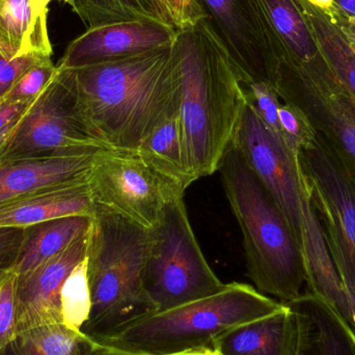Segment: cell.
Returning a JSON list of instances; mask_svg holds the SVG:
<instances>
[{"mask_svg":"<svg viewBox=\"0 0 355 355\" xmlns=\"http://www.w3.org/2000/svg\"><path fill=\"white\" fill-rule=\"evenodd\" d=\"M41 3H43L44 6H49L50 2L53 1V0H39ZM58 1H64L67 2V3H69L70 2V0H58Z\"/></svg>","mask_w":355,"mask_h":355,"instance_id":"60d3db41","label":"cell"},{"mask_svg":"<svg viewBox=\"0 0 355 355\" xmlns=\"http://www.w3.org/2000/svg\"><path fill=\"white\" fill-rule=\"evenodd\" d=\"M180 116L194 181L218 172L239 125L242 81L204 19L177 29Z\"/></svg>","mask_w":355,"mask_h":355,"instance_id":"6da1fadb","label":"cell"},{"mask_svg":"<svg viewBox=\"0 0 355 355\" xmlns=\"http://www.w3.org/2000/svg\"><path fill=\"white\" fill-rule=\"evenodd\" d=\"M97 342L64 323L42 325L17 334L10 355H87Z\"/></svg>","mask_w":355,"mask_h":355,"instance_id":"603a6c76","label":"cell"},{"mask_svg":"<svg viewBox=\"0 0 355 355\" xmlns=\"http://www.w3.org/2000/svg\"><path fill=\"white\" fill-rule=\"evenodd\" d=\"M18 275L10 270L0 277V355H6L16 337Z\"/></svg>","mask_w":355,"mask_h":355,"instance_id":"83f0119b","label":"cell"},{"mask_svg":"<svg viewBox=\"0 0 355 355\" xmlns=\"http://www.w3.org/2000/svg\"><path fill=\"white\" fill-rule=\"evenodd\" d=\"M100 150L0 160V204L89 179Z\"/></svg>","mask_w":355,"mask_h":355,"instance_id":"9a60e30c","label":"cell"},{"mask_svg":"<svg viewBox=\"0 0 355 355\" xmlns=\"http://www.w3.org/2000/svg\"><path fill=\"white\" fill-rule=\"evenodd\" d=\"M33 101L8 102L2 100L0 103V131L17 119L20 118L28 110Z\"/></svg>","mask_w":355,"mask_h":355,"instance_id":"d6a6232c","label":"cell"},{"mask_svg":"<svg viewBox=\"0 0 355 355\" xmlns=\"http://www.w3.org/2000/svg\"><path fill=\"white\" fill-rule=\"evenodd\" d=\"M289 306L219 335L211 350L219 355H287L291 334Z\"/></svg>","mask_w":355,"mask_h":355,"instance_id":"d6986e66","label":"cell"},{"mask_svg":"<svg viewBox=\"0 0 355 355\" xmlns=\"http://www.w3.org/2000/svg\"><path fill=\"white\" fill-rule=\"evenodd\" d=\"M58 71L51 58H45L29 68L15 83L8 95L3 98L8 102H31L51 83Z\"/></svg>","mask_w":355,"mask_h":355,"instance_id":"4316f807","label":"cell"},{"mask_svg":"<svg viewBox=\"0 0 355 355\" xmlns=\"http://www.w3.org/2000/svg\"><path fill=\"white\" fill-rule=\"evenodd\" d=\"M97 209L87 179L47 188L0 204V227L24 229L60 217L94 216Z\"/></svg>","mask_w":355,"mask_h":355,"instance_id":"e0dca14e","label":"cell"},{"mask_svg":"<svg viewBox=\"0 0 355 355\" xmlns=\"http://www.w3.org/2000/svg\"><path fill=\"white\" fill-rule=\"evenodd\" d=\"M87 355H139L129 354V352H122V350L114 349V348L108 347V346L98 344Z\"/></svg>","mask_w":355,"mask_h":355,"instance_id":"d590c367","label":"cell"},{"mask_svg":"<svg viewBox=\"0 0 355 355\" xmlns=\"http://www.w3.org/2000/svg\"><path fill=\"white\" fill-rule=\"evenodd\" d=\"M225 285L198 245L184 196H176L149 229L145 288L156 312L208 297Z\"/></svg>","mask_w":355,"mask_h":355,"instance_id":"8992f818","label":"cell"},{"mask_svg":"<svg viewBox=\"0 0 355 355\" xmlns=\"http://www.w3.org/2000/svg\"><path fill=\"white\" fill-rule=\"evenodd\" d=\"M231 58L242 83L275 87L277 64L252 0H193Z\"/></svg>","mask_w":355,"mask_h":355,"instance_id":"7c38bea8","label":"cell"},{"mask_svg":"<svg viewBox=\"0 0 355 355\" xmlns=\"http://www.w3.org/2000/svg\"><path fill=\"white\" fill-rule=\"evenodd\" d=\"M97 208L116 213L146 229L159 220L166 205L185 188L133 150L103 149L96 154L89 178Z\"/></svg>","mask_w":355,"mask_h":355,"instance_id":"30bf717a","label":"cell"},{"mask_svg":"<svg viewBox=\"0 0 355 355\" xmlns=\"http://www.w3.org/2000/svg\"><path fill=\"white\" fill-rule=\"evenodd\" d=\"M218 172L241 230L248 275L254 288L283 304L298 300L306 292V272L281 211L233 145Z\"/></svg>","mask_w":355,"mask_h":355,"instance_id":"277c9868","label":"cell"},{"mask_svg":"<svg viewBox=\"0 0 355 355\" xmlns=\"http://www.w3.org/2000/svg\"><path fill=\"white\" fill-rule=\"evenodd\" d=\"M242 89L244 99L254 108L261 120L282 137L279 121L282 99L275 87L268 83H242Z\"/></svg>","mask_w":355,"mask_h":355,"instance_id":"f1b7e54d","label":"cell"},{"mask_svg":"<svg viewBox=\"0 0 355 355\" xmlns=\"http://www.w3.org/2000/svg\"><path fill=\"white\" fill-rule=\"evenodd\" d=\"M325 12L331 18V20L337 25L338 28L343 33L346 39L348 40V42L352 44V47L355 49V21L343 16V15L340 14L339 12L331 8Z\"/></svg>","mask_w":355,"mask_h":355,"instance_id":"836d02e7","label":"cell"},{"mask_svg":"<svg viewBox=\"0 0 355 355\" xmlns=\"http://www.w3.org/2000/svg\"><path fill=\"white\" fill-rule=\"evenodd\" d=\"M331 8L355 21V0H334Z\"/></svg>","mask_w":355,"mask_h":355,"instance_id":"e575fe53","label":"cell"},{"mask_svg":"<svg viewBox=\"0 0 355 355\" xmlns=\"http://www.w3.org/2000/svg\"><path fill=\"white\" fill-rule=\"evenodd\" d=\"M21 116L20 118L17 119V120H15L14 122L10 123V125H8L6 128L2 129V130L0 131V151H1L2 148L4 147L6 141L10 139L12 133L14 132L15 128H16L17 124H18L19 121H20Z\"/></svg>","mask_w":355,"mask_h":355,"instance_id":"74e56055","label":"cell"},{"mask_svg":"<svg viewBox=\"0 0 355 355\" xmlns=\"http://www.w3.org/2000/svg\"><path fill=\"white\" fill-rule=\"evenodd\" d=\"M177 355H210V349L196 350V352H186V354Z\"/></svg>","mask_w":355,"mask_h":355,"instance_id":"ab89813d","label":"cell"},{"mask_svg":"<svg viewBox=\"0 0 355 355\" xmlns=\"http://www.w3.org/2000/svg\"><path fill=\"white\" fill-rule=\"evenodd\" d=\"M176 37V27L160 22L130 21L87 28L69 44L56 66L76 70L124 60L172 46Z\"/></svg>","mask_w":355,"mask_h":355,"instance_id":"4fadbf2b","label":"cell"},{"mask_svg":"<svg viewBox=\"0 0 355 355\" xmlns=\"http://www.w3.org/2000/svg\"><path fill=\"white\" fill-rule=\"evenodd\" d=\"M93 216L60 217L24 227L25 235L12 271L18 277L60 254L91 229Z\"/></svg>","mask_w":355,"mask_h":355,"instance_id":"ffe728a7","label":"cell"},{"mask_svg":"<svg viewBox=\"0 0 355 355\" xmlns=\"http://www.w3.org/2000/svg\"><path fill=\"white\" fill-rule=\"evenodd\" d=\"M89 231L31 272L18 277L17 334L62 323L60 293L69 275L87 258Z\"/></svg>","mask_w":355,"mask_h":355,"instance_id":"5bb4252c","label":"cell"},{"mask_svg":"<svg viewBox=\"0 0 355 355\" xmlns=\"http://www.w3.org/2000/svg\"><path fill=\"white\" fill-rule=\"evenodd\" d=\"M275 91L283 101L300 106L315 128L333 146L355 183V98L331 64L286 73Z\"/></svg>","mask_w":355,"mask_h":355,"instance_id":"8fae6325","label":"cell"},{"mask_svg":"<svg viewBox=\"0 0 355 355\" xmlns=\"http://www.w3.org/2000/svg\"><path fill=\"white\" fill-rule=\"evenodd\" d=\"M297 2L336 76L355 98L354 48L327 12L309 0Z\"/></svg>","mask_w":355,"mask_h":355,"instance_id":"7402d4cb","label":"cell"},{"mask_svg":"<svg viewBox=\"0 0 355 355\" xmlns=\"http://www.w3.org/2000/svg\"><path fill=\"white\" fill-rule=\"evenodd\" d=\"M233 147L268 192L290 229H304L313 216L314 205L300 154L261 120L245 99Z\"/></svg>","mask_w":355,"mask_h":355,"instance_id":"9c48e42d","label":"cell"},{"mask_svg":"<svg viewBox=\"0 0 355 355\" xmlns=\"http://www.w3.org/2000/svg\"><path fill=\"white\" fill-rule=\"evenodd\" d=\"M279 121L282 137L294 153L300 154L316 141L318 131L306 112L296 104L282 100Z\"/></svg>","mask_w":355,"mask_h":355,"instance_id":"484cf974","label":"cell"},{"mask_svg":"<svg viewBox=\"0 0 355 355\" xmlns=\"http://www.w3.org/2000/svg\"><path fill=\"white\" fill-rule=\"evenodd\" d=\"M171 17L177 29L194 24L202 19L193 0H168Z\"/></svg>","mask_w":355,"mask_h":355,"instance_id":"1f68e13d","label":"cell"},{"mask_svg":"<svg viewBox=\"0 0 355 355\" xmlns=\"http://www.w3.org/2000/svg\"><path fill=\"white\" fill-rule=\"evenodd\" d=\"M139 155L162 174L187 189L194 182L184 147L180 116V97L144 139L137 150Z\"/></svg>","mask_w":355,"mask_h":355,"instance_id":"44dd1931","label":"cell"},{"mask_svg":"<svg viewBox=\"0 0 355 355\" xmlns=\"http://www.w3.org/2000/svg\"><path fill=\"white\" fill-rule=\"evenodd\" d=\"M2 100H3V99H0V103H1Z\"/></svg>","mask_w":355,"mask_h":355,"instance_id":"7bdbcfd3","label":"cell"},{"mask_svg":"<svg viewBox=\"0 0 355 355\" xmlns=\"http://www.w3.org/2000/svg\"><path fill=\"white\" fill-rule=\"evenodd\" d=\"M47 12L39 0H0V53L10 60L29 54L51 58Z\"/></svg>","mask_w":355,"mask_h":355,"instance_id":"ac0fdd59","label":"cell"},{"mask_svg":"<svg viewBox=\"0 0 355 355\" xmlns=\"http://www.w3.org/2000/svg\"><path fill=\"white\" fill-rule=\"evenodd\" d=\"M152 2H153L154 6L157 8L158 12L164 17V20H166L168 24L175 26L174 23H173L172 17H171L168 0H152Z\"/></svg>","mask_w":355,"mask_h":355,"instance_id":"8d00e7d4","label":"cell"},{"mask_svg":"<svg viewBox=\"0 0 355 355\" xmlns=\"http://www.w3.org/2000/svg\"><path fill=\"white\" fill-rule=\"evenodd\" d=\"M24 235L20 227H0V277L16 265Z\"/></svg>","mask_w":355,"mask_h":355,"instance_id":"4dcf8cb0","label":"cell"},{"mask_svg":"<svg viewBox=\"0 0 355 355\" xmlns=\"http://www.w3.org/2000/svg\"><path fill=\"white\" fill-rule=\"evenodd\" d=\"M103 148L81 108L75 71L58 67L51 83L21 116L0 151V160L97 151Z\"/></svg>","mask_w":355,"mask_h":355,"instance_id":"ba28073f","label":"cell"},{"mask_svg":"<svg viewBox=\"0 0 355 355\" xmlns=\"http://www.w3.org/2000/svg\"><path fill=\"white\" fill-rule=\"evenodd\" d=\"M149 230L98 208L87 250L91 312L83 334L94 341L156 312L145 288Z\"/></svg>","mask_w":355,"mask_h":355,"instance_id":"3957f363","label":"cell"},{"mask_svg":"<svg viewBox=\"0 0 355 355\" xmlns=\"http://www.w3.org/2000/svg\"><path fill=\"white\" fill-rule=\"evenodd\" d=\"M69 4L87 28L130 21L168 24L152 0H70Z\"/></svg>","mask_w":355,"mask_h":355,"instance_id":"cb8c5ba5","label":"cell"},{"mask_svg":"<svg viewBox=\"0 0 355 355\" xmlns=\"http://www.w3.org/2000/svg\"><path fill=\"white\" fill-rule=\"evenodd\" d=\"M283 302L243 283L225 284L208 297L152 313L98 344L139 355H177L211 349L221 334L279 312Z\"/></svg>","mask_w":355,"mask_h":355,"instance_id":"5b68a950","label":"cell"},{"mask_svg":"<svg viewBox=\"0 0 355 355\" xmlns=\"http://www.w3.org/2000/svg\"><path fill=\"white\" fill-rule=\"evenodd\" d=\"M309 1L317 8H320V10H324V12L329 10L334 3V0H309Z\"/></svg>","mask_w":355,"mask_h":355,"instance_id":"f35d334b","label":"cell"},{"mask_svg":"<svg viewBox=\"0 0 355 355\" xmlns=\"http://www.w3.org/2000/svg\"><path fill=\"white\" fill-rule=\"evenodd\" d=\"M174 44L74 70L83 114L104 147L137 151L179 99Z\"/></svg>","mask_w":355,"mask_h":355,"instance_id":"7a4b0ae2","label":"cell"},{"mask_svg":"<svg viewBox=\"0 0 355 355\" xmlns=\"http://www.w3.org/2000/svg\"><path fill=\"white\" fill-rule=\"evenodd\" d=\"M300 159L343 289L348 325L355 334V183L320 132L310 147L300 152Z\"/></svg>","mask_w":355,"mask_h":355,"instance_id":"52a82bcc","label":"cell"},{"mask_svg":"<svg viewBox=\"0 0 355 355\" xmlns=\"http://www.w3.org/2000/svg\"><path fill=\"white\" fill-rule=\"evenodd\" d=\"M45 58H48V56L29 54L10 60L0 53V99H3L8 95L17 80L29 68Z\"/></svg>","mask_w":355,"mask_h":355,"instance_id":"f546056e","label":"cell"},{"mask_svg":"<svg viewBox=\"0 0 355 355\" xmlns=\"http://www.w3.org/2000/svg\"><path fill=\"white\" fill-rule=\"evenodd\" d=\"M62 323L81 331L91 312V291L87 258L79 263L67 279L60 293Z\"/></svg>","mask_w":355,"mask_h":355,"instance_id":"d4e9b609","label":"cell"},{"mask_svg":"<svg viewBox=\"0 0 355 355\" xmlns=\"http://www.w3.org/2000/svg\"><path fill=\"white\" fill-rule=\"evenodd\" d=\"M210 355H219V354H217L216 352H213V350L210 349Z\"/></svg>","mask_w":355,"mask_h":355,"instance_id":"b9f144b4","label":"cell"},{"mask_svg":"<svg viewBox=\"0 0 355 355\" xmlns=\"http://www.w3.org/2000/svg\"><path fill=\"white\" fill-rule=\"evenodd\" d=\"M286 304L292 315L287 355H355L354 331L322 300L306 291Z\"/></svg>","mask_w":355,"mask_h":355,"instance_id":"2e32d148","label":"cell"}]
</instances>
